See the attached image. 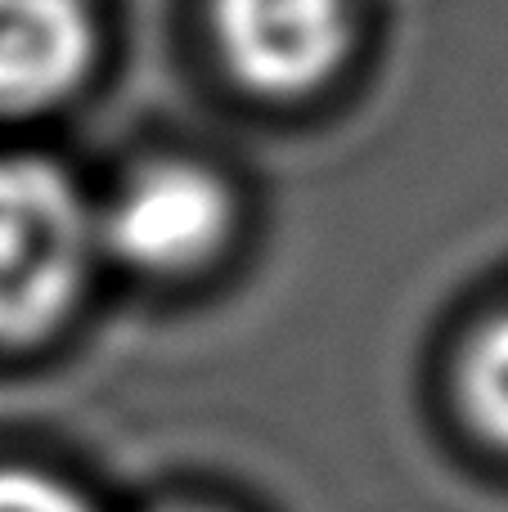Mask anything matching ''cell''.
<instances>
[{"label":"cell","mask_w":508,"mask_h":512,"mask_svg":"<svg viewBox=\"0 0 508 512\" xmlns=\"http://www.w3.org/2000/svg\"><path fill=\"white\" fill-rule=\"evenodd\" d=\"M95 252V212L68 171L27 153L0 158V346L50 337L77 306Z\"/></svg>","instance_id":"cell-1"},{"label":"cell","mask_w":508,"mask_h":512,"mask_svg":"<svg viewBox=\"0 0 508 512\" xmlns=\"http://www.w3.org/2000/svg\"><path fill=\"white\" fill-rule=\"evenodd\" d=\"M99 248L153 279L194 274L225 248L234 230V198L216 171L162 158L140 167L95 216Z\"/></svg>","instance_id":"cell-2"},{"label":"cell","mask_w":508,"mask_h":512,"mask_svg":"<svg viewBox=\"0 0 508 512\" xmlns=\"http://www.w3.org/2000/svg\"><path fill=\"white\" fill-rule=\"evenodd\" d=\"M225 72L261 99H306L338 77L356 41L351 0H212Z\"/></svg>","instance_id":"cell-3"},{"label":"cell","mask_w":508,"mask_h":512,"mask_svg":"<svg viewBox=\"0 0 508 512\" xmlns=\"http://www.w3.org/2000/svg\"><path fill=\"white\" fill-rule=\"evenodd\" d=\"M90 54L86 0H0V117H32L68 99Z\"/></svg>","instance_id":"cell-4"},{"label":"cell","mask_w":508,"mask_h":512,"mask_svg":"<svg viewBox=\"0 0 508 512\" xmlns=\"http://www.w3.org/2000/svg\"><path fill=\"white\" fill-rule=\"evenodd\" d=\"M455 387L477 436L508 450V306L495 310L468 337L455 369Z\"/></svg>","instance_id":"cell-5"},{"label":"cell","mask_w":508,"mask_h":512,"mask_svg":"<svg viewBox=\"0 0 508 512\" xmlns=\"http://www.w3.org/2000/svg\"><path fill=\"white\" fill-rule=\"evenodd\" d=\"M0 512H95V504L54 472L0 463Z\"/></svg>","instance_id":"cell-6"},{"label":"cell","mask_w":508,"mask_h":512,"mask_svg":"<svg viewBox=\"0 0 508 512\" xmlns=\"http://www.w3.org/2000/svg\"><path fill=\"white\" fill-rule=\"evenodd\" d=\"M162 512H216V508H198V504H176V508H162Z\"/></svg>","instance_id":"cell-7"}]
</instances>
